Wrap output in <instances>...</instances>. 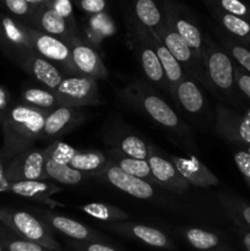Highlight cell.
I'll list each match as a JSON object with an SVG mask.
<instances>
[{
	"mask_svg": "<svg viewBox=\"0 0 250 251\" xmlns=\"http://www.w3.org/2000/svg\"><path fill=\"white\" fill-rule=\"evenodd\" d=\"M48 113L25 103H14L0 120L2 147L0 154L6 159L33 147L41 139Z\"/></svg>",
	"mask_w": 250,
	"mask_h": 251,
	"instance_id": "6da1fadb",
	"label": "cell"
},
{
	"mask_svg": "<svg viewBox=\"0 0 250 251\" xmlns=\"http://www.w3.org/2000/svg\"><path fill=\"white\" fill-rule=\"evenodd\" d=\"M123 97L134 108L149 115L153 122L168 131L176 134L181 139L191 136L188 125L181 122L171 105L145 83L140 81L130 83L124 90Z\"/></svg>",
	"mask_w": 250,
	"mask_h": 251,
	"instance_id": "7a4b0ae2",
	"label": "cell"
},
{
	"mask_svg": "<svg viewBox=\"0 0 250 251\" xmlns=\"http://www.w3.org/2000/svg\"><path fill=\"white\" fill-rule=\"evenodd\" d=\"M234 66L232 58L221 44L212 38H203L201 68L203 83L208 88H216L225 95H232L235 88Z\"/></svg>",
	"mask_w": 250,
	"mask_h": 251,
	"instance_id": "3957f363",
	"label": "cell"
},
{
	"mask_svg": "<svg viewBox=\"0 0 250 251\" xmlns=\"http://www.w3.org/2000/svg\"><path fill=\"white\" fill-rule=\"evenodd\" d=\"M0 222L25 240L37 243L50 250H60L48 226L32 213L14 208L0 207Z\"/></svg>",
	"mask_w": 250,
	"mask_h": 251,
	"instance_id": "277c9868",
	"label": "cell"
},
{
	"mask_svg": "<svg viewBox=\"0 0 250 251\" xmlns=\"http://www.w3.org/2000/svg\"><path fill=\"white\" fill-rule=\"evenodd\" d=\"M127 21H129L132 41H134L135 48L139 54L140 63H141V68L144 70L145 76L158 90L168 93L166 75H164L158 56H157L153 46H152L151 34H150L149 29L142 27L136 20L129 19Z\"/></svg>",
	"mask_w": 250,
	"mask_h": 251,
	"instance_id": "5b68a950",
	"label": "cell"
},
{
	"mask_svg": "<svg viewBox=\"0 0 250 251\" xmlns=\"http://www.w3.org/2000/svg\"><path fill=\"white\" fill-rule=\"evenodd\" d=\"M54 92L60 105L81 109L83 107L102 104L97 81L81 74L64 76L59 87Z\"/></svg>",
	"mask_w": 250,
	"mask_h": 251,
	"instance_id": "8992f818",
	"label": "cell"
},
{
	"mask_svg": "<svg viewBox=\"0 0 250 251\" xmlns=\"http://www.w3.org/2000/svg\"><path fill=\"white\" fill-rule=\"evenodd\" d=\"M32 48L41 56L53 63L64 76L80 75L71 56V49L66 42L58 37L43 33L33 27L28 26Z\"/></svg>",
	"mask_w": 250,
	"mask_h": 251,
	"instance_id": "52a82bcc",
	"label": "cell"
},
{
	"mask_svg": "<svg viewBox=\"0 0 250 251\" xmlns=\"http://www.w3.org/2000/svg\"><path fill=\"white\" fill-rule=\"evenodd\" d=\"M49 156V147L31 149L16 154L6 163V176L10 183L28 180H47L49 179L46 172V162Z\"/></svg>",
	"mask_w": 250,
	"mask_h": 251,
	"instance_id": "ba28073f",
	"label": "cell"
},
{
	"mask_svg": "<svg viewBox=\"0 0 250 251\" xmlns=\"http://www.w3.org/2000/svg\"><path fill=\"white\" fill-rule=\"evenodd\" d=\"M157 36L166 46V48L171 51L172 55L178 60L181 68L185 71V75L193 80L201 81L203 83V74L201 65L196 60L194 51L189 47V44L184 41L183 37L164 20V24L158 31L156 32Z\"/></svg>",
	"mask_w": 250,
	"mask_h": 251,
	"instance_id": "9c48e42d",
	"label": "cell"
},
{
	"mask_svg": "<svg viewBox=\"0 0 250 251\" xmlns=\"http://www.w3.org/2000/svg\"><path fill=\"white\" fill-rule=\"evenodd\" d=\"M95 176L100 180L105 181L114 188L119 189L123 193H126L127 195L140 199V200L152 199L154 195L152 184L125 173L109 159H108L104 168L98 172L97 174H95Z\"/></svg>",
	"mask_w": 250,
	"mask_h": 251,
	"instance_id": "30bf717a",
	"label": "cell"
},
{
	"mask_svg": "<svg viewBox=\"0 0 250 251\" xmlns=\"http://www.w3.org/2000/svg\"><path fill=\"white\" fill-rule=\"evenodd\" d=\"M216 131L227 141L250 146V119L223 104L216 105Z\"/></svg>",
	"mask_w": 250,
	"mask_h": 251,
	"instance_id": "8fae6325",
	"label": "cell"
},
{
	"mask_svg": "<svg viewBox=\"0 0 250 251\" xmlns=\"http://www.w3.org/2000/svg\"><path fill=\"white\" fill-rule=\"evenodd\" d=\"M164 17H166V21L169 22V25L189 44L191 50L194 51L196 60L201 65L203 37L199 26L195 24V21L184 12L183 7L178 6L174 2H166L164 4Z\"/></svg>",
	"mask_w": 250,
	"mask_h": 251,
	"instance_id": "7c38bea8",
	"label": "cell"
},
{
	"mask_svg": "<svg viewBox=\"0 0 250 251\" xmlns=\"http://www.w3.org/2000/svg\"><path fill=\"white\" fill-rule=\"evenodd\" d=\"M28 22V26L43 32V33L58 37L68 44H70L76 37H78L76 25L64 19L48 5L36 7Z\"/></svg>",
	"mask_w": 250,
	"mask_h": 251,
	"instance_id": "4fadbf2b",
	"label": "cell"
},
{
	"mask_svg": "<svg viewBox=\"0 0 250 251\" xmlns=\"http://www.w3.org/2000/svg\"><path fill=\"white\" fill-rule=\"evenodd\" d=\"M147 162L157 185H161L175 194H184L189 189V184L181 176L178 169L169 161L168 157L158 151L153 145L149 144Z\"/></svg>",
	"mask_w": 250,
	"mask_h": 251,
	"instance_id": "5bb4252c",
	"label": "cell"
},
{
	"mask_svg": "<svg viewBox=\"0 0 250 251\" xmlns=\"http://www.w3.org/2000/svg\"><path fill=\"white\" fill-rule=\"evenodd\" d=\"M69 46L71 49L74 64L81 75L88 76L96 81L108 77L109 74L100 53L90 42H86L78 36Z\"/></svg>",
	"mask_w": 250,
	"mask_h": 251,
	"instance_id": "9a60e30c",
	"label": "cell"
},
{
	"mask_svg": "<svg viewBox=\"0 0 250 251\" xmlns=\"http://www.w3.org/2000/svg\"><path fill=\"white\" fill-rule=\"evenodd\" d=\"M15 60L29 76L39 81L44 87L50 91H55L64 77L61 71L53 63L37 54L34 50L21 54L16 56Z\"/></svg>",
	"mask_w": 250,
	"mask_h": 251,
	"instance_id": "2e32d148",
	"label": "cell"
},
{
	"mask_svg": "<svg viewBox=\"0 0 250 251\" xmlns=\"http://www.w3.org/2000/svg\"><path fill=\"white\" fill-rule=\"evenodd\" d=\"M86 119V115L80 108L60 105L48 113L44 123L42 140L59 139L71 130L80 126Z\"/></svg>",
	"mask_w": 250,
	"mask_h": 251,
	"instance_id": "e0dca14e",
	"label": "cell"
},
{
	"mask_svg": "<svg viewBox=\"0 0 250 251\" xmlns=\"http://www.w3.org/2000/svg\"><path fill=\"white\" fill-rule=\"evenodd\" d=\"M167 157L175 166L181 176L188 181L189 185L203 189L220 185V180L217 176L198 157L193 156V154H190L189 157L169 154Z\"/></svg>",
	"mask_w": 250,
	"mask_h": 251,
	"instance_id": "ac0fdd59",
	"label": "cell"
},
{
	"mask_svg": "<svg viewBox=\"0 0 250 251\" xmlns=\"http://www.w3.org/2000/svg\"><path fill=\"white\" fill-rule=\"evenodd\" d=\"M9 191L15 195L21 196V198H26L28 200L42 203V205H47L50 208L63 206L60 202L54 201L51 199L53 195L63 191V188L47 180H28L11 183Z\"/></svg>",
	"mask_w": 250,
	"mask_h": 251,
	"instance_id": "d6986e66",
	"label": "cell"
},
{
	"mask_svg": "<svg viewBox=\"0 0 250 251\" xmlns=\"http://www.w3.org/2000/svg\"><path fill=\"white\" fill-rule=\"evenodd\" d=\"M0 31H1L2 41L11 50V55L14 59L21 54L33 50L28 25L16 21L9 16H4L0 21Z\"/></svg>",
	"mask_w": 250,
	"mask_h": 251,
	"instance_id": "ffe728a7",
	"label": "cell"
},
{
	"mask_svg": "<svg viewBox=\"0 0 250 251\" xmlns=\"http://www.w3.org/2000/svg\"><path fill=\"white\" fill-rule=\"evenodd\" d=\"M38 217L46 223L48 227L54 228L58 232L63 233L64 235L69 238H73L75 240H96L98 239V234L92 230L91 228H88L87 226L82 225V223L77 222L75 220H71V218L65 217V216L55 215V213H51L48 210H38Z\"/></svg>",
	"mask_w": 250,
	"mask_h": 251,
	"instance_id": "44dd1931",
	"label": "cell"
},
{
	"mask_svg": "<svg viewBox=\"0 0 250 251\" xmlns=\"http://www.w3.org/2000/svg\"><path fill=\"white\" fill-rule=\"evenodd\" d=\"M107 144L109 145V150L130 158L147 161L149 157V142L132 132L124 131V130L113 132L108 137Z\"/></svg>",
	"mask_w": 250,
	"mask_h": 251,
	"instance_id": "7402d4cb",
	"label": "cell"
},
{
	"mask_svg": "<svg viewBox=\"0 0 250 251\" xmlns=\"http://www.w3.org/2000/svg\"><path fill=\"white\" fill-rule=\"evenodd\" d=\"M151 34V42L152 46H153L154 51H156L157 56L159 59V63H161L162 69L164 71V75H166L167 85H168V93L173 95L174 90L178 86V83L185 77V71L181 68L180 64L178 63L175 58L171 54V51L166 48L162 41L159 39V37L157 36L154 31H149Z\"/></svg>",
	"mask_w": 250,
	"mask_h": 251,
	"instance_id": "603a6c76",
	"label": "cell"
},
{
	"mask_svg": "<svg viewBox=\"0 0 250 251\" xmlns=\"http://www.w3.org/2000/svg\"><path fill=\"white\" fill-rule=\"evenodd\" d=\"M172 98L189 114H198L205 108V97L202 91L196 81L188 76H185L178 83Z\"/></svg>",
	"mask_w": 250,
	"mask_h": 251,
	"instance_id": "cb8c5ba5",
	"label": "cell"
},
{
	"mask_svg": "<svg viewBox=\"0 0 250 251\" xmlns=\"http://www.w3.org/2000/svg\"><path fill=\"white\" fill-rule=\"evenodd\" d=\"M110 230L120 233V234H130L142 243L156 248H168L171 245L167 235L156 228L149 227L145 225H135V223L115 222L108 226Z\"/></svg>",
	"mask_w": 250,
	"mask_h": 251,
	"instance_id": "d4e9b609",
	"label": "cell"
},
{
	"mask_svg": "<svg viewBox=\"0 0 250 251\" xmlns=\"http://www.w3.org/2000/svg\"><path fill=\"white\" fill-rule=\"evenodd\" d=\"M210 7L212 16L221 25V27L225 32H228V36L243 43L244 46H250V21L223 12L216 7Z\"/></svg>",
	"mask_w": 250,
	"mask_h": 251,
	"instance_id": "484cf974",
	"label": "cell"
},
{
	"mask_svg": "<svg viewBox=\"0 0 250 251\" xmlns=\"http://www.w3.org/2000/svg\"><path fill=\"white\" fill-rule=\"evenodd\" d=\"M134 14L135 20L149 31L157 32L166 20L154 0H134Z\"/></svg>",
	"mask_w": 250,
	"mask_h": 251,
	"instance_id": "4316f807",
	"label": "cell"
},
{
	"mask_svg": "<svg viewBox=\"0 0 250 251\" xmlns=\"http://www.w3.org/2000/svg\"><path fill=\"white\" fill-rule=\"evenodd\" d=\"M107 154L108 159L112 161L113 163L117 164L122 171H124L125 173L130 174L132 176H136V178L142 179V180L147 181L150 184H156L154 181L153 176H152L151 168H150L149 162L145 161V159H136V158H130V157L123 156V154L117 153V152L109 150Z\"/></svg>",
	"mask_w": 250,
	"mask_h": 251,
	"instance_id": "83f0119b",
	"label": "cell"
},
{
	"mask_svg": "<svg viewBox=\"0 0 250 251\" xmlns=\"http://www.w3.org/2000/svg\"><path fill=\"white\" fill-rule=\"evenodd\" d=\"M21 100L25 104L47 113H50L51 110L60 107L55 92L46 87L28 86L22 91Z\"/></svg>",
	"mask_w": 250,
	"mask_h": 251,
	"instance_id": "f1b7e54d",
	"label": "cell"
},
{
	"mask_svg": "<svg viewBox=\"0 0 250 251\" xmlns=\"http://www.w3.org/2000/svg\"><path fill=\"white\" fill-rule=\"evenodd\" d=\"M222 207L227 212L228 217L240 228L250 229V203L237 196L222 194L220 195Z\"/></svg>",
	"mask_w": 250,
	"mask_h": 251,
	"instance_id": "f546056e",
	"label": "cell"
},
{
	"mask_svg": "<svg viewBox=\"0 0 250 251\" xmlns=\"http://www.w3.org/2000/svg\"><path fill=\"white\" fill-rule=\"evenodd\" d=\"M108 162L107 154L100 151H80L74 156L69 166L81 173L95 176L102 171Z\"/></svg>",
	"mask_w": 250,
	"mask_h": 251,
	"instance_id": "4dcf8cb0",
	"label": "cell"
},
{
	"mask_svg": "<svg viewBox=\"0 0 250 251\" xmlns=\"http://www.w3.org/2000/svg\"><path fill=\"white\" fill-rule=\"evenodd\" d=\"M78 208L87 216H91L98 221H103V222L115 223L129 220V213L123 211L122 208L109 205V203L91 202L83 206H78Z\"/></svg>",
	"mask_w": 250,
	"mask_h": 251,
	"instance_id": "1f68e13d",
	"label": "cell"
},
{
	"mask_svg": "<svg viewBox=\"0 0 250 251\" xmlns=\"http://www.w3.org/2000/svg\"><path fill=\"white\" fill-rule=\"evenodd\" d=\"M46 172L50 179H54L58 183L64 185H77L85 179L87 174L81 173L76 169L71 168L69 164H60L51 159H47L46 162Z\"/></svg>",
	"mask_w": 250,
	"mask_h": 251,
	"instance_id": "d6a6232c",
	"label": "cell"
},
{
	"mask_svg": "<svg viewBox=\"0 0 250 251\" xmlns=\"http://www.w3.org/2000/svg\"><path fill=\"white\" fill-rule=\"evenodd\" d=\"M218 37H220L221 46L227 51L228 55L237 63L238 66H240L250 75V49H248L247 46L235 41L228 34H223L220 32Z\"/></svg>",
	"mask_w": 250,
	"mask_h": 251,
	"instance_id": "836d02e7",
	"label": "cell"
},
{
	"mask_svg": "<svg viewBox=\"0 0 250 251\" xmlns=\"http://www.w3.org/2000/svg\"><path fill=\"white\" fill-rule=\"evenodd\" d=\"M185 238L198 250H212L220 245V238L217 234L200 228L188 229L185 232Z\"/></svg>",
	"mask_w": 250,
	"mask_h": 251,
	"instance_id": "e575fe53",
	"label": "cell"
},
{
	"mask_svg": "<svg viewBox=\"0 0 250 251\" xmlns=\"http://www.w3.org/2000/svg\"><path fill=\"white\" fill-rule=\"evenodd\" d=\"M210 6L250 21V5L243 0H211Z\"/></svg>",
	"mask_w": 250,
	"mask_h": 251,
	"instance_id": "d590c367",
	"label": "cell"
},
{
	"mask_svg": "<svg viewBox=\"0 0 250 251\" xmlns=\"http://www.w3.org/2000/svg\"><path fill=\"white\" fill-rule=\"evenodd\" d=\"M48 147H49L48 158L60 164L70 163V161L74 158V156L78 152V150H76L75 147L70 146V145L61 141H54L53 144L49 145Z\"/></svg>",
	"mask_w": 250,
	"mask_h": 251,
	"instance_id": "8d00e7d4",
	"label": "cell"
},
{
	"mask_svg": "<svg viewBox=\"0 0 250 251\" xmlns=\"http://www.w3.org/2000/svg\"><path fill=\"white\" fill-rule=\"evenodd\" d=\"M91 28H92L93 33L100 34V37L109 36L114 32V26L108 15L104 12L98 15H93L92 20H91Z\"/></svg>",
	"mask_w": 250,
	"mask_h": 251,
	"instance_id": "74e56055",
	"label": "cell"
},
{
	"mask_svg": "<svg viewBox=\"0 0 250 251\" xmlns=\"http://www.w3.org/2000/svg\"><path fill=\"white\" fill-rule=\"evenodd\" d=\"M4 1L10 12H12L15 16L24 17L27 21L31 20L34 9H36V7L29 5L27 1H25V0H4Z\"/></svg>",
	"mask_w": 250,
	"mask_h": 251,
	"instance_id": "f35d334b",
	"label": "cell"
},
{
	"mask_svg": "<svg viewBox=\"0 0 250 251\" xmlns=\"http://www.w3.org/2000/svg\"><path fill=\"white\" fill-rule=\"evenodd\" d=\"M7 251H56L50 250L37 243L29 242L25 239H14L6 243Z\"/></svg>",
	"mask_w": 250,
	"mask_h": 251,
	"instance_id": "ab89813d",
	"label": "cell"
},
{
	"mask_svg": "<svg viewBox=\"0 0 250 251\" xmlns=\"http://www.w3.org/2000/svg\"><path fill=\"white\" fill-rule=\"evenodd\" d=\"M233 157H234L235 166L239 169L245 183L250 188V154L244 150H240V151L235 152Z\"/></svg>",
	"mask_w": 250,
	"mask_h": 251,
	"instance_id": "60d3db41",
	"label": "cell"
},
{
	"mask_svg": "<svg viewBox=\"0 0 250 251\" xmlns=\"http://www.w3.org/2000/svg\"><path fill=\"white\" fill-rule=\"evenodd\" d=\"M48 6H50L51 9L55 10V11L58 12L60 16H63L64 19L68 20L69 22H71V24H75L71 0H50V2L48 4Z\"/></svg>",
	"mask_w": 250,
	"mask_h": 251,
	"instance_id": "b9f144b4",
	"label": "cell"
},
{
	"mask_svg": "<svg viewBox=\"0 0 250 251\" xmlns=\"http://www.w3.org/2000/svg\"><path fill=\"white\" fill-rule=\"evenodd\" d=\"M234 80L235 85L239 88L240 92L250 100V75L247 71L243 70L240 66L235 65L234 66Z\"/></svg>",
	"mask_w": 250,
	"mask_h": 251,
	"instance_id": "7bdbcfd3",
	"label": "cell"
},
{
	"mask_svg": "<svg viewBox=\"0 0 250 251\" xmlns=\"http://www.w3.org/2000/svg\"><path fill=\"white\" fill-rule=\"evenodd\" d=\"M80 7L90 15H98L104 12L107 7L105 0H80Z\"/></svg>",
	"mask_w": 250,
	"mask_h": 251,
	"instance_id": "ee69618b",
	"label": "cell"
},
{
	"mask_svg": "<svg viewBox=\"0 0 250 251\" xmlns=\"http://www.w3.org/2000/svg\"><path fill=\"white\" fill-rule=\"evenodd\" d=\"M9 159L0 154V193H7L10 190V183L6 176V163Z\"/></svg>",
	"mask_w": 250,
	"mask_h": 251,
	"instance_id": "f6af8a7d",
	"label": "cell"
},
{
	"mask_svg": "<svg viewBox=\"0 0 250 251\" xmlns=\"http://www.w3.org/2000/svg\"><path fill=\"white\" fill-rule=\"evenodd\" d=\"M11 105L12 103L9 91H7L4 86H0V120H1L2 117L6 114L7 110L10 109Z\"/></svg>",
	"mask_w": 250,
	"mask_h": 251,
	"instance_id": "bcb514c9",
	"label": "cell"
},
{
	"mask_svg": "<svg viewBox=\"0 0 250 251\" xmlns=\"http://www.w3.org/2000/svg\"><path fill=\"white\" fill-rule=\"evenodd\" d=\"M82 251H117L108 245L100 244V243H90L87 245H83Z\"/></svg>",
	"mask_w": 250,
	"mask_h": 251,
	"instance_id": "7dc6e473",
	"label": "cell"
},
{
	"mask_svg": "<svg viewBox=\"0 0 250 251\" xmlns=\"http://www.w3.org/2000/svg\"><path fill=\"white\" fill-rule=\"evenodd\" d=\"M238 234H239L240 240H242L245 250L250 251V229H245V228L238 227Z\"/></svg>",
	"mask_w": 250,
	"mask_h": 251,
	"instance_id": "c3c4849f",
	"label": "cell"
},
{
	"mask_svg": "<svg viewBox=\"0 0 250 251\" xmlns=\"http://www.w3.org/2000/svg\"><path fill=\"white\" fill-rule=\"evenodd\" d=\"M25 1L28 2L29 5L34 7H38V6H44V5H48L50 2V0H25Z\"/></svg>",
	"mask_w": 250,
	"mask_h": 251,
	"instance_id": "681fc988",
	"label": "cell"
},
{
	"mask_svg": "<svg viewBox=\"0 0 250 251\" xmlns=\"http://www.w3.org/2000/svg\"><path fill=\"white\" fill-rule=\"evenodd\" d=\"M244 151H247L248 153L250 154V146H247V147H245V149H244Z\"/></svg>",
	"mask_w": 250,
	"mask_h": 251,
	"instance_id": "f907efd6",
	"label": "cell"
}]
</instances>
